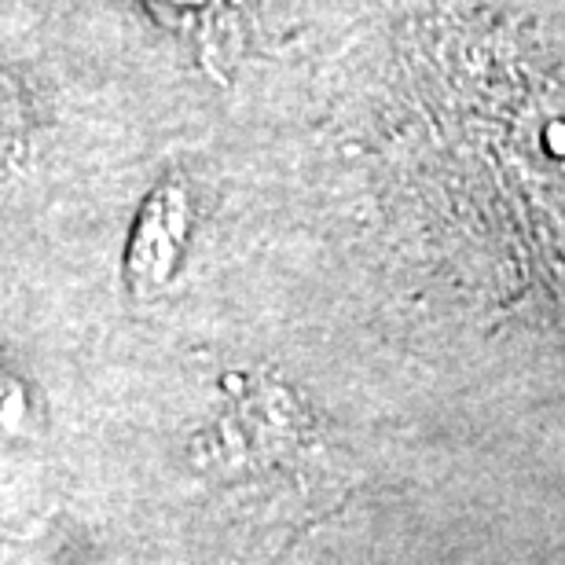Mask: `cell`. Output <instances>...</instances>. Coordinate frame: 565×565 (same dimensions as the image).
Wrapping results in <instances>:
<instances>
[{"instance_id":"6da1fadb","label":"cell","mask_w":565,"mask_h":565,"mask_svg":"<svg viewBox=\"0 0 565 565\" xmlns=\"http://www.w3.org/2000/svg\"><path fill=\"white\" fill-rule=\"evenodd\" d=\"M180 239H184V195L169 184L151 195L132 235L129 279L137 282V290L151 294L177 273Z\"/></svg>"},{"instance_id":"7a4b0ae2","label":"cell","mask_w":565,"mask_h":565,"mask_svg":"<svg viewBox=\"0 0 565 565\" xmlns=\"http://www.w3.org/2000/svg\"><path fill=\"white\" fill-rule=\"evenodd\" d=\"M26 393L15 379H8V371H0V434H15V429L26 426Z\"/></svg>"},{"instance_id":"3957f363","label":"cell","mask_w":565,"mask_h":565,"mask_svg":"<svg viewBox=\"0 0 565 565\" xmlns=\"http://www.w3.org/2000/svg\"><path fill=\"white\" fill-rule=\"evenodd\" d=\"M19 137H22L19 104H15V96H11L4 85H0V173H4L8 162L15 158L19 143H22Z\"/></svg>"}]
</instances>
